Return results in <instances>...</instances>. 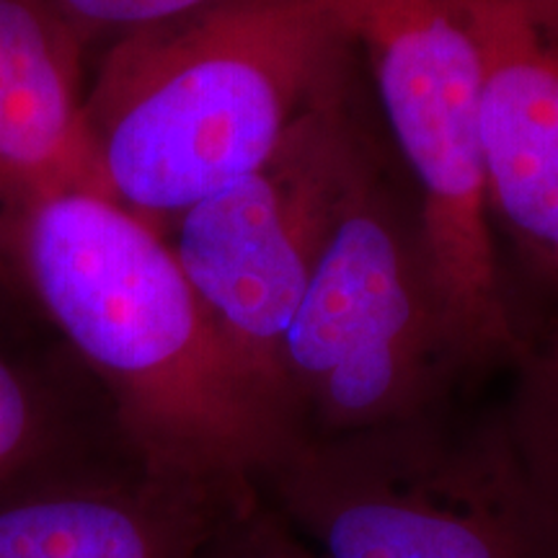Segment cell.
Wrapping results in <instances>:
<instances>
[{
    "instance_id": "52a82bcc",
    "label": "cell",
    "mask_w": 558,
    "mask_h": 558,
    "mask_svg": "<svg viewBox=\"0 0 558 558\" xmlns=\"http://www.w3.org/2000/svg\"><path fill=\"white\" fill-rule=\"evenodd\" d=\"M471 9L488 218L533 267L558 277V45L505 0H471Z\"/></svg>"
},
{
    "instance_id": "30bf717a",
    "label": "cell",
    "mask_w": 558,
    "mask_h": 558,
    "mask_svg": "<svg viewBox=\"0 0 558 558\" xmlns=\"http://www.w3.org/2000/svg\"><path fill=\"white\" fill-rule=\"evenodd\" d=\"M512 401L501 416L522 476L558 525V331L530 344L518 365Z\"/></svg>"
},
{
    "instance_id": "9c48e42d",
    "label": "cell",
    "mask_w": 558,
    "mask_h": 558,
    "mask_svg": "<svg viewBox=\"0 0 558 558\" xmlns=\"http://www.w3.org/2000/svg\"><path fill=\"white\" fill-rule=\"evenodd\" d=\"M222 505L156 476L3 497L0 558H190Z\"/></svg>"
},
{
    "instance_id": "5b68a950",
    "label": "cell",
    "mask_w": 558,
    "mask_h": 558,
    "mask_svg": "<svg viewBox=\"0 0 558 558\" xmlns=\"http://www.w3.org/2000/svg\"><path fill=\"white\" fill-rule=\"evenodd\" d=\"M362 47L383 114L416 184L427 267L478 369L518 365L478 143L481 50L471 0H326Z\"/></svg>"
},
{
    "instance_id": "ba28073f",
    "label": "cell",
    "mask_w": 558,
    "mask_h": 558,
    "mask_svg": "<svg viewBox=\"0 0 558 558\" xmlns=\"http://www.w3.org/2000/svg\"><path fill=\"white\" fill-rule=\"evenodd\" d=\"M83 52L45 0H0V254L41 202L104 194L83 117Z\"/></svg>"
},
{
    "instance_id": "8fae6325",
    "label": "cell",
    "mask_w": 558,
    "mask_h": 558,
    "mask_svg": "<svg viewBox=\"0 0 558 558\" xmlns=\"http://www.w3.org/2000/svg\"><path fill=\"white\" fill-rule=\"evenodd\" d=\"M54 411L37 373L0 341V486L52 445Z\"/></svg>"
},
{
    "instance_id": "5bb4252c",
    "label": "cell",
    "mask_w": 558,
    "mask_h": 558,
    "mask_svg": "<svg viewBox=\"0 0 558 558\" xmlns=\"http://www.w3.org/2000/svg\"><path fill=\"white\" fill-rule=\"evenodd\" d=\"M530 21L535 32L550 45H558V0H505Z\"/></svg>"
},
{
    "instance_id": "8992f818",
    "label": "cell",
    "mask_w": 558,
    "mask_h": 558,
    "mask_svg": "<svg viewBox=\"0 0 558 558\" xmlns=\"http://www.w3.org/2000/svg\"><path fill=\"white\" fill-rule=\"evenodd\" d=\"M344 96L341 81L292 124L259 171L163 230L215 329L288 411L282 341L362 143Z\"/></svg>"
},
{
    "instance_id": "277c9868",
    "label": "cell",
    "mask_w": 558,
    "mask_h": 558,
    "mask_svg": "<svg viewBox=\"0 0 558 558\" xmlns=\"http://www.w3.org/2000/svg\"><path fill=\"white\" fill-rule=\"evenodd\" d=\"M316 558H558L505 424L439 414L300 439L256 488Z\"/></svg>"
},
{
    "instance_id": "7c38bea8",
    "label": "cell",
    "mask_w": 558,
    "mask_h": 558,
    "mask_svg": "<svg viewBox=\"0 0 558 558\" xmlns=\"http://www.w3.org/2000/svg\"><path fill=\"white\" fill-rule=\"evenodd\" d=\"M190 558H316L256 492L209 514Z\"/></svg>"
},
{
    "instance_id": "4fadbf2b",
    "label": "cell",
    "mask_w": 558,
    "mask_h": 558,
    "mask_svg": "<svg viewBox=\"0 0 558 558\" xmlns=\"http://www.w3.org/2000/svg\"><path fill=\"white\" fill-rule=\"evenodd\" d=\"M83 47L114 41L145 26L177 19L213 0H45Z\"/></svg>"
},
{
    "instance_id": "3957f363",
    "label": "cell",
    "mask_w": 558,
    "mask_h": 558,
    "mask_svg": "<svg viewBox=\"0 0 558 558\" xmlns=\"http://www.w3.org/2000/svg\"><path fill=\"white\" fill-rule=\"evenodd\" d=\"M478 369L432 282L416 209L360 143L290 329L282 380L300 439L445 411Z\"/></svg>"
},
{
    "instance_id": "6da1fadb",
    "label": "cell",
    "mask_w": 558,
    "mask_h": 558,
    "mask_svg": "<svg viewBox=\"0 0 558 558\" xmlns=\"http://www.w3.org/2000/svg\"><path fill=\"white\" fill-rule=\"evenodd\" d=\"M5 256L109 393L150 476L202 499H239L300 442L284 403L215 329L163 233L114 199L41 202Z\"/></svg>"
},
{
    "instance_id": "7a4b0ae2",
    "label": "cell",
    "mask_w": 558,
    "mask_h": 558,
    "mask_svg": "<svg viewBox=\"0 0 558 558\" xmlns=\"http://www.w3.org/2000/svg\"><path fill=\"white\" fill-rule=\"evenodd\" d=\"M352 47L326 0H213L109 41L83 96L104 197L163 233L259 171Z\"/></svg>"
}]
</instances>
